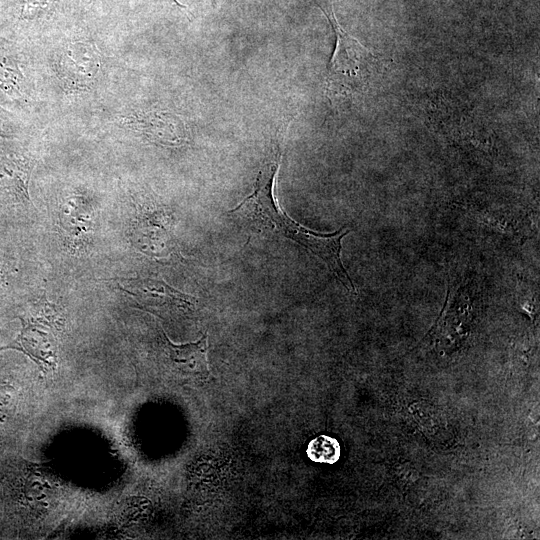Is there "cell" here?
<instances>
[{
  "instance_id": "6",
  "label": "cell",
  "mask_w": 540,
  "mask_h": 540,
  "mask_svg": "<svg viewBox=\"0 0 540 540\" xmlns=\"http://www.w3.org/2000/svg\"><path fill=\"white\" fill-rule=\"evenodd\" d=\"M162 334L167 363L174 371L191 377L209 375L207 333L199 340L185 344H175L164 331Z\"/></svg>"
},
{
  "instance_id": "5",
  "label": "cell",
  "mask_w": 540,
  "mask_h": 540,
  "mask_svg": "<svg viewBox=\"0 0 540 540\" xmlns=\"http://www.w3.org/2000/svg\"><path fill=\"white\" fill-rule=\"evenodd\" d=\"M22 328L17 338L2 349H16L26 354L46 373L56 367L57 345L50 328L43 323L19 317Z\"/></svg>"
},
{
  "instance_id": "1",
  "label": "cell",
  "mask_w": 540,
  "mask_h": 540,
  "mask_svg": "<svg viewBox=\"0 0 540 540\" xmlns=\"http://www.w3.org/2000/svg\"><path fill=\"white\" fill-rule=\"evenodd\" d=\"M281 162L279 145L260 169L253 192L229 213L247 220L254 228L286 237L317 257L343 286L355 293V286L341 260V240L349 228H340L333 233L314 232L283 213L274 197L275 177Z\"/></svg>"
},
{
  "instance_id": "7",
  "label": "cell",
  "mask_w": 540,
  "mask_h": 540,
  "mask_svg": "<svg viewBox=\"0 0 540 540\" xmlns=\"http://www.w3.org/2000/svg\"><path fill=\"white\" fill-rule=\"evenodd\" d=\"M29 168L20 159L0 153V188L29 200Z\"/></svg>"
},
{
  "instance_id": "3",
  "label": "cell",
  "mask_w": 540,
  "mask_h": 540,
  "mask_svg": "<svg viewBox=\"0 0 540 540\" xmlns=\"http://www.w3.org/2000/svg\"><path fill=\"white\" fill-rule=\"evenodd\" d=\"M100 54L90 43L72 42L64 46L57 57L61 80L73 89L89 86L100 69Z\"/></svg>"
},
{
  "instance_id": "9",
  "label": "cell",
  "mask_w": 540,
  "mask_h": 540,
  "mask_svg": "<svg viewBox=\"0 0 540 540\" xmlns=\"http://www.w3.org/2000/svg\"><path fill=\"white\" fill-rule=\"evenodd\" d=\"M21 73L17 65L0 52V88L8 93L19 89Z\"/></svg>"
},
{
  "instance_id": "2",
  "label": "cell",
  "mask_w": 540,
  "mask_h": 540,
  "mask_svg": "<svg viewBox=\"0 0 540 540\" xmlns=\"http://www.w3.org/2000/svg\"><path fill=\"white\" fill-rule=\"evenodd\" d=\"M320 9L336 36L335 50L325 78V94L333 100L359 93L366 87L378 58L340 26L333 7L330 11Z\"/></svg>"
},
{
  "instance_id": "4",
  "label": "cell",
  "mask_w": 540,
  "mask_h": 540,
  "mask_svg": "<svg viewBox=\"0 0 540 540\" xmlns=\"http://www.w3.org/2000/svg\"><path fill=\"white\" fill-rule=\"evenodd\" d=\"M119 288L133 296L138 303L147 309H189L194 298L183 293L165 281L145 279H122Z\"/></svg>"
},
{
  "instance_id": "10",
  "label": "cell",
  "mask_w": 540,
  "mask_h": 540,
  "mask_svg": "<svg viewBox=\"0 0 540 540\" xmlns=\"http://www.w3.org/2000/svg\"><path fill=\"white\" fill-rule=\"evenodd\" d=\"M0 132H1V130H0Z\"/></svg>"
},
{
  "instance_id": "8",
  "label": "cell",
  "mask_w": 540,
  "mask_h": 540,
  "mask_svg": "<svg viewBox=\"0 0 540 540\" xmlns=\"http://www.w3.org/2000/svg\"><path fill=\"white\" fill-rule=\"evenodd\" d=\"M307 454L315 462L333 464L340 457V446L334 438L322 435L309 443Z\"/></svg>"
}]
</instances>
